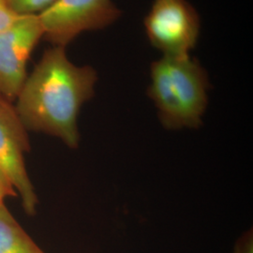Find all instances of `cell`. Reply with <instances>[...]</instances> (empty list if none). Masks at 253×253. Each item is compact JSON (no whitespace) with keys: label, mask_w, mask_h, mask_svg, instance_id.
Wrapping results in <instances>:
<instances>
[{"label":"cell","mask_w":253,"mask_h":253,"mask_svg":"<svg viewBox=\"0 0 253 253\" xmlns=\"http://www.w3.org/2000/svg\"><path fill=\"white\" fill-rule=\"evenodd\" d=\"M17 196L16 190L9 182L5 174L0 171V204L5 203V200L9 197Z\"/></svg>","instance_id":"10"},{"label":"cell","mask_w":253,"mask_h":253,"mask_svg":"<svg viewBox=\"0 0 253 253\" xmlns=\"http://www.w3.org/2000/svg\"><path fill=\"white\" fill-rule=\"evenodd\" d=\"M234 253H253V235L247 233L235 244Z\"/></svg>","instance_id":"11"},{"label":"cell","mask_w":253,"mask_h":253,"mask_svg":"<svg viewBox=\"0 0 253 253\" xmlns=\"http://www.w3.org/2000/svg\"><path fill=\"white\" fill-rule=\"evenodd\" d=\"M20 17L22 16L15 14L4 0H0V30L11 26Z\"/></svg>","instance_id":"9"},{"label":"cell","mask_w":253,"mask_h":253,"mask_svg":"<svg viewBox=\"0 0 253 253\" xmlns=\"http://www.w3.org/2000/svg\"><path fill=\"white\" fill-rule=\"evenodd\" d=\"M145 27L151 44L163 55L188 56L199 38V15L186 0H155Z\"/></svg>","instance_id":"4"},{"label":"cell","mask_w":253,"mask_h":253,"mask_svg":"<svg viewBox=\"0 0 253 253\" xmlns=\"http://www.w3.org/2000/svg\"><path fill=\"white\" fill-rule=\"evenodd\" d=\"M9 9L18 16L38 15L55 0H4Z\"/></svg>","instance_id":"8"},{"label":"cell","mask_w":253,"mask_h":253,"mask_svg":"<svg viewBox=\"0 0 253 253\" xmlns=\"http://www.w3.org/2000/svg\"><path fill=\"white\" fill-rule=\"evenodd\" d=\"M120 16L112 0H55L38 14L42 39L64 48L83 32L105 28Z\"/></svg>","instance_id":"3"},{"label":"cell","mask_w":253,"mask_h":253,"mask_svg":"<svg viewBox=\"0 0 253 253\" xmlns=\"http://www.w3.org/2000/svg\"><path fill=\"white\" fill-rule=\"evenodd\" d=\"M42 38L38 15L22 16L0 30V97L15 102L28 76L27 61Z\"/></svg>","instance_id":"6"},{"label":"cell","mask_w":253,"mask_h":253,"mask_svg":"<svg viewBox=\"0 0 253 253\" xmlns=\"http://www.w3.org/2000/svg\"><path fill=\"white\" fill-rule=\"evenodd\" d=\"M0 253H44L19 224L5 203L0 204Z\"/></svg>","instance_id":"7"},{"label":"cell","mask_w":253,"mask_h":253,"mask_svg":"<svg viewBox=\"0 0 253 253\" xmlns=\"http://www.w3.org/2000/svg\"><path fill=\"white\" fill-rule=\"evenodd\" d=\"M208 74L197 59L168 56L151 65L148 94L168 129L196 128L208 105Z\"/></svg>","instance_id":"2"},{"label":"cell","mask_w":253,"mask_h":253,"mask_svg":"<svg viewBox=\"0 0 253 253\" xmlns=\"http://www.w3.org/2000/svg\"><path fill=\"white\" fill-rule=\"evenodd\" d=\"M27 131L14 103L0 97V171L16 190L24 210L33 215L39 201L25 163L30 150Z\"/></svg>","instance_id":"5"},{"label":"cell","mask_w":253,"mask_h":253,"mask_svg":"<svg viewBox=\"0 0 253 253\" xmlns=\"http://www.w3.org/2000/svg\"><path fill=\"white\" fill-rule=\"evenodd\" d=\"M97 79L90 66L74 65L64 47L47 49L15 100L19 117L27 130L54 136L76 148L78 116L94 96Z\"/></svg>","instance_id":"1"}]
</instances>
